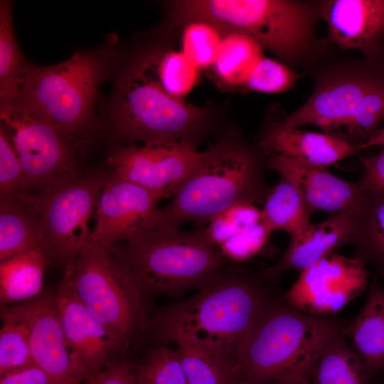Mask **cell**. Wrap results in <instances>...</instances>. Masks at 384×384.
I'll return each mask as SVG.
<instances>
[{
  "label": "cell",
  "mask_w": 384,
  "mask_h": 384,
  "mask_svg": "<svg viewBox=\"0 0 384 384\" xmlns=\"http://www.w3.org/2000/svg\"><path fill=\"white\" fill-rule=\"evenodd\" d=\"M263 270L228 264L197 294L162 309L154 318L161 343H196L235 363L238 349L268 303L276 296Z\"/></svg>",
  "instance_id": "6da1fadb"
},
{
  "label": "cell",
  "mask_w": 384,
  "mask_h": 384,
  "mask_svg": "<svg viewBox=\"0 0 384 384\" xmlns=\"http://www.w3.org/2000/svg\"><path fill=\"white\" fill-rule=\"evenodd\" d=\"M115 33L92 49L75 52L50 66L28 63L19 81L16 102L75 139L100 129L96 116L100 85L111 78L119 53Z\"/></svg>",
  "instance_id": "7a4b0ae2"
},
{
  "label": "cell",
  "mask_w": 384,
  "mask_h": 384,
  "mask_svg": "<svg viewBox=\"0 0 384 384\" xmlns=\"http://www.w3.org/2000/svg\"><path fill=\"white\" fill-rule=\"evenodd\" d=\"M174 6L181 23L205 22L222 33L246 36L292 70L323 55L316 36L320 1L188 0Z\"/></svg>",
  "instance_id": "3957f363"
},
{
  "label": "cell",
  "mask_w": 384,
  "mask_h": 384,
  "mask_svg": "<svg viewBox=\"0 0 384 384\" xmlns=\"http://www.w3.org/2000/svg\"><path fill=\"white\" fill-rule=\"evenodd\" d=\"M310 69L314 90L282 124L316 126L360 149L384 121V58L331 60Z\"/></svg>",
  "instance_id": "277c9868"
},
{
  "label": "cell",
  "mask_w": 384,
  "mask_h": 384,
  "mask_svg": "<svg viewBox=\"0 0 384 384\" xmlns=\"http://www.w3.org/2000/svg\"><path fill=\"white\" fill-rule=\"evenodd\" d=\"M112 78L100 128L116 146L185 142L196 146L210 131L206 112L171 97L132 60L117 59Z\"/></svg>",
  "instance_id": "5b68a950"
},
{
  "label": "cell",
  "mask_w": 384,
  "mask_h": 384,
  "mask_svg": "<svg viewBox=\"0 0 384 384\" xmlns=\"http://www.w3.org/2000/svg\"><path fill=\"white\" fill-rule=\"evenodd\" d=\"M267 157L257 144L220 139L203 152L171 201L159 209L160 225L202 224L236 205L263 204L270 189L265 181Z\"/></svg>",
  "instance_id": "8992f818"
},
{
  "label": "cell",
  "mask_w": 384,
  "mask_h": 384,
  "mask_svg": "<svg viewBox=\"0 0 384 384\" xmlns=\"http://www.w3.org/2000/svg\"><path fill=\"white\" fill-rule=\"evenodd\" d=\"M349 321L305 314L276 296L242 342L236 358L237 379L270 384L288 374L307 372L311 359Z\"/></svg>",
  "instance_id": "52a82bcc"
},
{
  "label": "cell",
  "mask_w": 384,
  "mask_h": 384,
  "mask_svg": "<svg viewBox=\"0 0 384 384\" xmlns=\"http://www.w3.org/2000/svg\"><path fill=\"white\" fill-rule=\"evenodd\" d=\"M110 249L144 294L176 296L199 289L228 260L205 228L186 231L158 225L122 248Z\"/></svg>",
  "instance_id": "ba28073f"
},
{
  "label": "cell",
  "mask_w": 384,
  "mask_h": 384,
  "mask_svg": "<svg viewBox=\"0 0 384 384\" xmlns=\"http://www.w3.org/2000/svg\"><path fill=\"white\" fill-rule=\"evenodd\" d=\"M64 276L88 311L127 351L146 324L144 294L112 250L89 244L65 265Z\"/></svg>",
  "instance_id": "9c48e42d"
},
{
  "label": "cell",
  "mask_w": 384,
  "mask_h": 384,
  "mask_svg": "<svg viewBox=\"0 0 384 384\" xmlns=\"http://www.w3.org/2000/svg\"><path fill=\"white\" fill-rule=\"evenodd\" d=\"M1 127L21 162L22 192L39 193L82 172L78 147L68 137L18 103L0 105Z\"/></svg>",
  "instance_id": "30bf717a"
},
{
  "label": "cell",
  "mask_w": 384,
  "mask_h": 384,
  "mask_svg": "<svg viewBox=\"0 0 384 384\" xmlns=\"http://www.w3.org/2000/svg\"><path fill=\"white\" fill-rule=\"evenodd\" d=\"M106 178L82 171L43 192L17 193L41 219L50 260L65 266L91 243L89 221Z\"/></svg>",
  "instance_id": "8fae6325"
},
{
  "label": "cell",
  "mask_w": 384,
  "mask_h": 384,
  "mask_svg": "<svg viewBox=\"0 0 384 384\" xmlns=\"http://www.w3.org/2000/svg\"><path fill=\"white\" fill-rule=\"evenodd\" d=\"M203 152L185 142L115 146L107 157L112 174L159 196L172 198Z\"/></svg>",
  "instance_id": "7c38bea8"
},
{
  "label": "cell",
  "mask_w": 384,
  "mask_h": 384,
  "mask_svg": "<svg viewBox=\"0 0 384 384\" xmlns=\"http://www.w3.org/2000/svg\"><path fill=\"white\" fill-rule=\"evenodd\" d=\"M366 263L336 252L302 271L283 295L298 310L313 316H333L366 289Z\"/></svg>",
  "instance_id": "4fadbf2b"
},
{
  "label": "cell",
  "mask_w": 384,
  "mask_h": 384,
  "mask_svg": "<svg viewBox=\"0 0 384 384\" xmlns=\"http://www.w3.org/2000/svg\"><path fill=\"white\" fill-rule=\"evenodd\" d=\"M154 193L112 174L107 177L95 206L91 243L111 248L118 242L134 241L160 223Z\"/></svg>",
  "instance_id": "5bb4252c"
},
{
  "label": "cell",
  "mask_w": 384,
  "mask_h": 384,
  "mask_svg": "<svg viewBox=\"0 0 384 384\" xmlns=\"http://www.w3.org/2000/svg\"><path fill=\"white\" fill-rule=\"evenodd\" d=\"M1 309L27 326L34 363L54 375L85 380L89 372L65 334L55 294Z\"/></svg>",
  "instance_id": "9a60e30c"
},
{
  "label": "cell",
  "mask_w": 384,
  "mask_h": 384,
  "mask_svg": "<svg viewBox=\"0 0 384 384\" xmlns=\"http://www.w3.org/2000/svg\"><path fill=\"white\" fill-rule=\"evenodd\" d=\"M267 167L289 181L312 212H344L358 217L368 203L358 181L342 179L326 166L273 154L267 157Z\"/></svg>",
  "instance_id": "2e32d148"
},
{
  "label": "cell",
  "mask_w": 384,
  "mask_h": 384,
  "mask_svg": "<svg viewBox=\"0 0 384 384\" xmlns=\"http://www.w3.org/2000/svg\"><path fill=\"white\" fill-rule=\"evenodd\" d=\"M319 10L330 42L369 59L384 58L382 0L320 1Z\"/></svg>",
  "instance_id": "e0dca14e"
},
{
  "label": "cell",
  "mask_w": 384,
  "mask_h": 384,
  "mask_svg": "<svg viewBox=\"0 0 384 384\" xmlns=\"http://www.w3.org/2000/svg\"><path fill=\"white\" fill-rule=\"evenodd\" d=\"M55 297L66 338L89 375L124 352L114 337L82 304L64 275Z\"/></svg>",
  "instance_id": "ac0fdd59"
},
{
  "label": "cell",
  "mask_w": 384,
  "mask_h": 384,
  "mask_svg": "<svg viewBox=\"0 0 384 384\" xmlns=\"http://www.w3.org/2000/svg\"><path fill=\"white\" fill-rule=\"evenodd\" d=\"M356 224L357 217L344 212L331 213L324 220L311 223L302 233L291 237L282 257L263 270L264 274L277 282L287 271L301 272L340 247L352 245Z\"/></svg>",
  "instance_id": "d6986e66"
},
{
  "label": "cell",
  "mask_w": 384,
  "mask_h": 384,
  "mask_svg": "<svg viewBox=\"0 0 384 384\" xmlns=\"http://www.w3.org/2000/svg\"><path fill=\"white\" fill-rule=\"evenodd\" d=\"M257 146L268 156L281 154L324 166L353 156L360 150L332 135L286 127L282 122L270 124Z\"/></svg>",
  "instance_id": "ffe728a7"
},
{
  "label": "cell",
  "mask_w": 384,
  "mask_h": 384,
  "mask_svg": "<svg viewBox=\"0 0 384 384\" xmlns=\"http://www.w3.org/2000/svg\"><path fill=\"white\" fill-rule=\"evenodd\" d=\"M344 335L372 378L384 369V287L377 277L370 285L365 304L349 321Z\"/></svg>",
  "instance_id": "44dd1931"
},
{
  "label": "cell",
  "mask_w": 384,
  "mask_h": 384,
  "mask_svg": "<svg viewBox=\"0 0 384 384\" xmlns=\"http://www.w3.org/2000/svg\"><path fill=\"white\" fill-rule=\"evenodd\" d=\"M311 384H369V372L355 353L344 331L329 338L307 369Z\"/></svg>",
  "instance_id": "7402d4cb"
},
{
  "label": "cell",
  "mask_w": 384,
  "mask_h": 384,
  "mask_svg": "<svg viewBox=\"0 0 384 384\" xmlns=\"http://www.w3.org/2000/svg\"><path fill=\"white\" fill-rule=\"evenodd\" d=\"M44 231L34 210L17 195L0 198V262L43 247Z\"/></svg>",
  "instance_id": "603a6c76"
},
{
  "label": "cell",
  "mask_w": 384,
  "mask_h": 384,
  "mask_svg": "<svg viewBox=\"0 0 384 384\" xmlns=\"http://www.w3.org/2000/svg\"><path fill=\"white\" fill-rule=\"evenodd\" d=\"M49 261L43 248L38 247L0 262L1 306L27 302L39 296Z\"/></svg>",
  "instance_id": "cb8c5ba5"
},
{
  "label": "cell",
  "mask_w": 384,
  "mask_h": 384,
  "mask_svg": "<svg viewBox=\"0 0 384 384\" xmlns=\"http://www.w3.org/2000/svg\"><path fill=\"white\" fill-rule=\"evenodd\" d=\"M261 210L264 221L272 232L284 230L291 237L307 228L313 213L295 186L282 176L270 188Z\"/></svg>",
  "instance_id": "d4e9b609"
},
{
  "label": "cell",
  "mask_w": 384,
  "mask_h": 384,
  "mask_svg": "<svg viewBox=\"0 0 384 384\" xmlns=\"http://www.w3.org/2000/svg\"><path fill=\"white\" fill-rule=\"evenodd\" d=\"M171 97L181 100L197 80L196 68L183 53L149 50L132 59Z\"/></svg>",
  "instance_id": "484cf974"
},
{
  "label": "cell",
  "mask_w": 384,
  "mask_h": 384,
  "mask_svg": "<svg viewBox=\"0 0 384 384\" xmlns=\"http://www.w3.org/2000/svg\"><path fill=\"white\" fill-rule=\"evenodd\" d=\"M13 2H0V105L15 103L19 81L28 65L18 44L13 26Z\"/></svg>",
  "instance_id": "4316f807"
},
{
  "label": "cell",
  "mask_w": 384,
  "mask_h": 384,
  "mask_svg": "<svg viewBox=\"0 0 384 384\" xmlns=\"http://www.w3.org/2000/svg\"><path fill=\"white\" fill-rule=\"evenodd\" d=\"M176 343L187 384H230L237 379L236 366L228 358L189 341Z\"/></svg>",
  "instance_id": "83f0119b"
},
{
  "label": "cell",
  "mask_w": 384,
  "mask_h": 384,
  "mask_svg": "<svg viewBox=\"0 0 384 384\" xmlns=\"http://www.w3.org/2000/svg\"><path fill=\"white\" fill-rule=\"evenodd\" d=\"M262 48L250 38L237 33H223L213 65L220 82L233 86L244 85L257 61Z\"/></svg>",
  "instance_id": "f1b7e54d"
},
{
  "label": "cell",
  "mask_w": 384,
  "mask_h": 384,
  "mask_svg": "<svg viewBox=\"0 0 384 384\" xmlns=\"http://www.w3.org/2000/svg\"><path fill=\"white\" fill-rule=\"evenodd\" d=\"M352 245L356 247L355 257L373 265L384 279V193L368 196L357 217Z\"/></svg>",
  "instance_id": "f546056e"
},
{
  "label": "cell",
  "mask_w": 384,
  "mask_h": 384,
  "mask_svg": "<svg viewBox=\"0 0 384 384\" xmlns=\"http://www.w3.org/2000/svg\"><path fill=\"white\" fill-rule=\"evenodd\" d=\"M0 329V378L33 364L26 324L1 309Z\"/></svg>",
  "instance_id": "4dcf8cb0"
},
{
  "label": "cell",
  "mask_w": 384,
  "mask_h": 384,
  "mask_svg": "<svg viewBox=\"0 0 384 384\" xmlns=\"http://www.w3.org/2000/svg\"><path fill=\"white\" fill-rule=\"evenodd\" d=\"M137 384H187L177 349L151 348L135 369Z\"/></svg>",
  "instance_id": "1f68e13d"
},
{
  "label": "cell",
  "mask_w": 384,
  "mask_h": 384,
  "mask_svg": "<svg viewBox=\"0 0 384 384\" xmlns=\"http://www.w3.org/2000/svg\"><path fill=\"white\" fill-rule=\"evenodd\" d=\"M223 38V34L209 23H188L183 37V53L196 68L213 65Z\"/></svg>",
  "instance_id": "d6a6232c"
},
{
  "label": "cell",
  "mask_w": 384,
  "mask_h": 384,
  "mask_svg": "<svg viewBox=\"0 0 384 384\" xmlns=\"http://www.w3.org/2000/svg\"><path fill=\"white\" fill-rule=\"evenodd\" d=\"M300 74L282 63L262 57L244 85L249 90L265 93H282L294 87Z\"/></svg>",
  "instance_id": "836d02e7"
},
{
  "label": "cell",
  "mask_w": 384,
  "mask_h": 384,
  "mask_svg": "<svg viewBox=\"0 0 384 384\" xmlns=\"http://www.w3.org/2000/svg\"><path fill=\"white\" fill-rule=\"evenodd\" d=\"M262 210L253 204L232 206L215 216L208 223L205 232L217 246L252 224L262 219Z\"/></svg>",
  "instance_id": "e575fe53"
},
{
  "label": "cell",
  "mask_w": 384,
  "mask_h": 384,
  "mask_svg": "<svg viewBox=\"0 0 384 384\" xmlns=\"http://www.w3.org/2000/svg\"><path fill=\"white\" fill-rule=\"evenodd\" d=\"M272 233L262 218L230 238L218 247L228 260L244 261L260 253Z\"/></svg>",
  "instance_id": "d590c367"
},
{
  "label": "cell",
  "mask_w": 384,
  "mask_h": 384,
  "mask_svg": "<svg viewBox=\"0 0 384 384\" xmlns=\"http://www.w3.org/2000/svg\"><path fill=\"white\" fill-rule=\"evenodd\" d=\"M23 171L7 135L0 128V198L22 192Z\"/></svg>",
  "instance_id": "8d00e7d4"
},
{
  "label": "cell",
  "mask_w": 384,
  "mask_h": 384,
  "mask_svg": "<svg viewBox=\"0 0 384 384\" xmlns=\"http://www.w3.org/2000/svg\"><path fill=\"white\" fill-rule=\"evenodd\" d=\"M82 381L54 375L36 364L0 378V384H80Z\"/></svg>",
  "instance_id": "74e56055"
},
{
  "label": "cell",
  "mask_w": 384,
  "mask_h": 384,
  "mask_svg": "<svg viewBox=\"0 0 384 384\" xmlns=\"http://www.w3.org/2000/svg\"><path fill=\"white\" fill-rule=\"evenodd\" d=\"M364 174L358 181L363 191L368 196L384 193V148L373 155L362 157Z\"/></svg>",
  "instance_id": "f35d334b"
},
{
  "label": "cell",
  "mask_w": 384,
  "mask_h": 384,
  "mask_svg": "<svg viewBox=\"0 0 384 384\" xmlns=\"http://www.w3.org/2000/svg\"><path fill=\"white\" fill-rule=\"evenodd\" d=\"M85 380L86 384H137L135 369L127 362L116 360L90 374Z\"/></svg>",
  "instance_id": "ab89813d"
},
{
  "label": "cell",
  "mask_w": 384,
  "mask_h": 384,
  "mask_svg": "<svg viewBox=\"0 0 384 384\" xmlns=\"http://www.w3.org/2000/svg\"><path fill=\"white\" fill-rule=\"evenodd\" d=\"M270 384H311V383L307 372H301L284 375Z\"/></svg>",
  "instance_id": "60d3db41"
},
{
  "label": "cell",
  "mask_w": 384,
  "mask_h": 384,
  "mask_svg": "<svg viewBox=\"0 0 384 384\" xmlns=\"http://www.w3.org/2000/svg\"><path fill=\"white\" fill-rule=\"evenodd\" d=\"M379 146L384 148V127L375 131L368 139L361 146L360 149Z\"/></svg>",
  "instance_id": "b9f144b4"
},
{
  "label": "cell",
  "mask_w": 384,
  "mask_h": 384,
  "mask_svg": "<svg viewBox=\"0 0 384 384\" xmlns=\"http://www.w3.org/2000/svg\"><path fill=\"white\" fill-rule=\"evenodd\" d=\"M230 384H247L243 381H241L240 380H238V379H235L234 381H233Z\"/></svg>",
  "instance_id": "7bdbcfd3"
},
{
  "label": "cell",
  "mask_w": 384,
  "mask_h": 384,
  "mask_svg": "<svg viewBox=\"0 0 384 384\" xmlns=\"http://www.w3.org/2000/svg\"><path fill=\"white\" fill-rule=\"evenodd\" d=\"M382 2H383V22H384V0H382Z\"/></svg>",
  "instance_id": "ee69618b"
}]
</instances>
